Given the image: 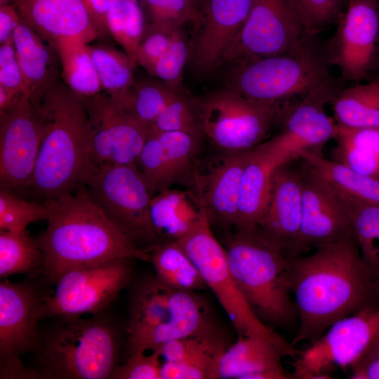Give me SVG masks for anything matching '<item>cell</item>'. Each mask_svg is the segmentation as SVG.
Listing matches in <instances>:
<instances>
[{
  "label": "cell",
  "instance_id": "277c9868",
  "mask_svg": "<svg viewBox=\"0 0 379 379\" xmlns=\"http://www.w3.org/2000/svg\"><path fill=\"white\" fill-rule=\"evenodd\" d=\"M46 128L28 188L46 199L73 191L84 167L88 112L84 99L62 79L44 95Z\"/></svg>",
  "mask_w": 379,
  "mask_h": 379
},
{
  "label": "cell",
  "instance_id": "8fae6325",
  "mask_svg": "<svg viewBox=\"0 0 379 379\" xmlns=\"http://www.w3.org/2000/svg\"><path fill=\"white\" fill-rule=\"evenodd\" d=\"M341 84L330 75L295 105L284 108L281 130L256 149L275 168L298 159L302 152L319 150L335 135L337 124L325 107L343 88Z\"/></svg>",
  "mask_w": 379,
  "mask_h": 379
},
{
  "label": "cell",
  "instance_id": "9f6ffc18",
  "mask_svg": "<svg viewBox=\"0 0 379 379\" xmlns=\"http://www.w3.org/2000/svg\"><path fill=\"white\" fill-rule=\"evenodd\" d=\"M340 1H341L343 7V6H345V5H346V4H347V2L348 0H340Z\"/></svg>",
  "mask_w": 379,
  "mask_h": 379
},
{
  "label": "cell",
  "instance_id": "f35d334b",
  "mask_svg": "<svg viewBox=\"0 0 379 379\" xmlns=\"http://www.w3.org/2000/svg\"><path fill=\"white\" fill-rule=\"evenodd\" d=\"M107 25L110 36L137 66V51L145 29L140 0H108Z\"/></svg>",
  "mask_w": 379,
  "mask_h": 379
},
{
  "label": "cell",
  "instance_id": "4fadbf2b",
  "mask_svg": "<svg viewBox=\"0 0 379 379\" xmlns=\"http://www.w3.org/2000/svg\"><path fill=\"white\" fill-rule=\"evenodd\" d=\"M84 99L88 112L84 171L135 164L149 128L132 118L104 92Z\"/></svg>",
  "mask_w": 379,
  "mask_h": 379
},
{
  "label": "cell",
  "instance_id": "681fc988",
  "mask_svg": "<svg viewBox=\"0 0 379 379\" xmlns=\"http://www.w3.org/2000/svg\"><path fill=\"white\" fill-rule=\"evenodd\" d=\"M354 379H379V335L350 368Z\"/></svg>",
  "mask_w": 379,
  "mask_h": 379
},
{
  "label": "cell",
  "instance_id": "74e56055",
  "mask_svg": "<svg viewBox=\"0 0 379 379\" xmlns=\"http://www.w3.org/2000/svg\"><path fill=\"white\" fill-rule=\"evenodd\" d=\"M178 91L161 80L134 81L119 106L132 118L150 128Z\"/></svg>",
  "mask_w": 379,
  "mask_h": 379
},
{
  "label": "cell",
  "instance_id": "d4e9b609",
  "mask_svg": "<svg viewBox=\"0 0 379 379\" xmlns=\"http://www.w3.org/2000/svg\"><path fill=\"white\" fill-rule=\"evenodd\" d=\"M194 292L172 289L169 299L170 314L167 320L141 335L126 338L127 356L152 351L167 342L217 328L207 305Z\"/></svg>",
  "mask_w": 379,
  "mask_h": 379
},
{
  "label": "cell",
  "instance_id": "6da1fadb",
  "mask_svg": "<svg viewBox=\"0 0 379 379\" xmlns=\"http://www.w3.org/2000/svg\"><path fill=\"white\" fill-rule=\"evenodd\" d=\"M290 286L299 319L291 345L319 339L335 322L379 303L375 275L354 237L289 258Z\"/></svg>",
  "mask_w": 379,
  "mask_h": 379
},
{
  "label": "cell",
  "instance_id": "484cf974",
  "mask_svg": "<svg viewBox=\"0 0 379 379\" xmlns=\"http://www.w3.org/2000/svg\"><path fill=\"white\" fill-rule=\"evenodd\" d=\"M289 352L276 341L259 335L238 337L224 352L219 365L221 379H291L281 364Z\"/></svg>",
  "mask_w": 379,
  "mask_h": 379
},
{
  "label": "cell",
  "instance_id": "5bb4252c",
  "mask_svg": "<svg viewBox=\"0 0 379 379\" xmlns=\"http://www.w3.org/2000/svg\"><path fill=\"white\" fill-rule=\"evenodd\" d=\"M307 34L295 0H253L248 17L225 50L221 65L284 53Z\"/></svg>",
  "mask_w": 379,
  "mask_h": 379
},
{
  "label": "cell",
  "instance_id": "4dcf8cb0",
  "mask_svg": "<svg viewBox=\"0 0 379 379\" xmlns=\"http://www.w3.org/2000/svg\"><path fill=\"white\" fill-rule=\"evenodd\" d=\"M333 140V161L379 178V127L350 128L337 124Z\"/></svg>",
  "mask_w": 379,
  "mask_h": 379
},
{
  "label": "cell",
  "instance_id": "8992f818",
  "mask_svg": "<svg viewBox=\"0 0 379 379\" xmlns=\"http://www.w3.org/2000/svg\"><path fill=\"white\" fill-rule=\"evenodd\" d=\"M314 36L307 34L284 53L232 64L228 88L269 103L304 96L330 76L324 48Z\"/></svg>",
  "mask_w": 379,
  "mask_h": 379
},
{
  "label": "cell",
  "instance_id": "d6986e66",
  "mask_svg": "<svg viewBox=\"0 0 379 379\" xmlns=\"http://www.w3.org/2000/svg\"><path fill=\"white\" fill-rule=\"evenodd\" d=\"M289 164L276 168L272 173L269 200L258 229L288 258H291L302 255L305 251L300 242L301 171L291 167Z\"/></svg>",
  "mask_w": 379,
  "mask_h": 379
},
{
  "label": "cell",
  "instance_id": "c3c4849f",
  "mask_svg": "<svg viewBox=\"0 0 379 379\" xmlns=\"http://www.w3.org/2000/svg\"><path fill=\"white\" fill-rule=\"evenodd\" d=\"M0 86L25 95L22 73L12 38L0 46Z\"/></svg>",
  "mask_w": 379,
  "mask_h": 379
},
{
  "label": "cell",
  "instance_id": "f5cc1de1",
  "mask_svg": "<svg viewBox=\"0 0 379 379\" xmlns=\"http://www.w3.org/2000/svg\"><path fill=\"white\" fill-rule=\"evenodd\" d=\"M193 4H194L196 8L198 10L199 13L201 14V11L207 4L208 0H192Z\"/></svg>",
  "mask_w": 379,
  "mask_h": 379
},
{
  "label": "cell",
  "instance_id": "d6a6232c",
  "mask_svg": "<svg viewBox=\"0 0 379 379\" xmlns=\"http://www.w3.org/2000/svg\"><path fill=\"white\" fill-rule=\"evenodd\" d=\"M298 159L341 194L361 201L379 204V178L362 174L328 159L319 150L302 152Z\"/></svg>",
  "mask_w": 379,
  "mask_h": 379
},
{
  "label": "cell",
  "instance_id": "f1b7e54d",
  "mask_svg": "<svg viewBox=\"0 0 379 379\" xmlns=\"http://www.w3.org/2000/svg\"><path fill=\"white\" fill-rule=\"evenodd\" d=\"M128 305L126 338L141 335L164 323L170 314L169 299L172 288L161 282L155 274L145 276L132 286Z\"/></svg>",
  "mask_w": 379,
  "mask_h": 379
},
{
  "label": "cell",
  "instance_id": "603a6c76",
  "mask_svg": "<svg viewBox=\"0 0 379 379\" xmlns=\"http://www.w3.org/2000/svg\"><path fill=\"white\" fill-rule=\"evenodd\" d=\"M22 20L53 46L79 40L88 44L98 38L81 0H12Z\"/></svg>",
  "mask_w": 379,
  "mask_h": 379
},
{
  "label": "cell",
  "instance_id": "9a60e30c",
  "mask_svg": "<svg viewBox=\"0 0 379 379\" xmlns=\"http://www.w3.org/2000/svg\"><path fill=\"white\" fill-rule=\"evenodd\" d=\"M379 335V303L333 324L328 331L300 352L293 378H330L334 367L351 368Z\"/></svg>",
  "mask_w": 379,
  "mask_h": 379
},
{
  "label": "cell",
  "instance_id": "f6af8a7d",
  "mask_svg": "<svg viewBox=\"0 0 379 379\" xmlns=\"http://www.w3.org/2000/svg\"><path fill=\"white\" fill-rule=\"evenodd\" d=\"M177 28L152 24L145 27L137 51V65L152 76L156 64L168 51Z\"/></svg>",
  "mask_w": 379,
  "mask_h": 379
},
{
  "label": "cell",
  "instance_id": "9c48e42d",
  "mask_svg": "<svg viewBox=\"0 0 379 379\" xmlns=\"http://www.w3.org/2000/svg\"><path fill=\"white\" fill-rule=\"evenodd\" d=\"M281 103L246 97L227 88L198 101L203 134L225 153L253 149L281 117Z\"/></svg>",
  "mask_w": 379,
  "mask_h": 379
},
{
  "label": "cell",
  "instance_id": "1f68e13d",
  "mask_svg": "<svg viewBox=\"0 0 379 379\" xmlns=\"http://www.w3.org/2000/svg\"><path fill=\"white\" fill-rule=\"evenodd\" d=\"M146 250L155 276L164 285L192 291L207 288L199 270L176 241H160Z\"/></svg>",
  "mask_w": 379,
  "mask_h": 379
},
{
  "label": "cell",
  "instance_id": "83f0119b",
  "mask_svg": "<svg viewBox=\"0 0 379 379\" xmlns=\"http://www.w3.org/2000/svg\"><path fill=\"white\" fill-rule=\"evenodd\" d=\"M205 212L196 194L190 191L169 187L154 194L149 215L158 242L180 239Z\"/></svg>",
  "mask_w": 379,
  "mask_h": 379
},
{
  "label": "cell",
  "instance_id": "836d02e7",
  "mask_svg": "<svg viewBox=\"0 0 379 379\" xmlns=\"http://www.w3.org/2000/svg\"><path fill=\"white\" fill-rule=\"evenodd\" d=\"M331 103L338 125L379 127V77L366 84L341 88Z\"/></svg>",
  "mask_w": 379,
  "mask_h": 379
},
{
  "label": "cell",
  "instance_id": "816d5d0a",
  "mask_svg": "<svg viewBox=\"0 0 379 379\" xmlns=\"http://www.w3.org/2000/svg\"><path fill=\"white\" fill-rule=\"evenodd\" d=\"M21 21V15L13 3L0 6V44L12 38Z\"/></svg>",
  "mask_w": 379,
  "mask_h": 379
},
{
  "label": "cell",
  "instance_id": "ba28073f",
  "mask_svg": "<svg viewBox=\"0 0 379 379\" xmlns=\"http://www.w3.org/2000/svg\"><path fill=\"white\" fill-rule=\"evenodd\" d=\"M79 183L137 246L144 244L147 249L158 242L149 215L153 195L135 164L87 168Z\"/></svg>",
  "mask_w": 379,
  "mask_h": 379
},
{
  "label": "cell",
  "instance_id": "ffe728a7",
  "mask_svg": "<svg viewBox=\"0 0 379 379\" xmlns=\"http://www.w3.org/2000/svg\"><path fill=\"white\" fill-rule=\"evenodd\" d=\"M253 0H208L200 14L195 36L190 45L194 68L211 72L221 65L222 55L244 25Z\"/></svg>",
  "mask_w": 379,
  "mask_h": 379
},
{
  "label": "cell",
  "instance_id": "44dd1931",
  "mask_svg": "<svg viewBox=\"0 0 379 379\" xmlns=\"http://www.w3.org/2000/svg\"><path fill=\"white\" fill-rule=\"evenodd\" d=\"M200 140L182 132L149 131L135 164L152 195L169 188L190 171Z\"/></svg>",
  "mask_w": 379,
  "mask_h": 379
},
{
  "label": "cell",
  "instance_id": "7402d4cb",
  "mask_svg": "<svg viewBox=\"0 0 379 379\" xmlns=\"http://www.w3.org/2000/svg\"><path fill=\"white\" fill-rule=\"evenodd\" d=\"M252 152L225 153L206 173H194L195 194L211 225L226 230L234 228L242 176Z\"/></svg>",
  "mask_w": 379,
  "mask_h": 379
},
{
  "label": "cell",
  "instance_id": "7a4b0ae2",
  "mask_svg": "<svg viewBox=\"0 0 379 379\" xmlns=\"http://www.w3.org/2000/svg\"><path fill=\"white\" fill-rule=\"evenodd\" d=\"M46 229L36 237L43 255L42 275L54 284L69 270L117 258L149 260L94 203L85 187L44 200Z\"/></svg>",
  "mask_w": 379,
  "mask_h": 379
},
{
  "label": "cell",
  "instance_id": "cb8c5ba5",
  "mask_svg": "<svg viewBox=\"0 0 379 379\" xmlns=\"http://www.w3.org/2000/svg\"><path fill=\"white\" fill-rule=\"evenodd\" d=\"M228 347L222 332L215 328L167 342L154 350L164 359L161 379H216Z\"/></svg>",
  "mask_w": 379,
  "mask_h": 379
},
{
  "label": "cell",
  "instance_id": "30bf717a",
  "mask_svg": "<svg viewBox=\"0 0 379 379\" xmlns=\"http://www.w3.org/2000/svg\"><path fill=\"white\" fill-rule=\"evenodd\" d=\"M133 258H117L64 273L46 294L39 319L94 315L107 309L133 277Z\"/></svg>",
  "mask_w": 379,
  "mask_h": 379
},
{
  "label": "cell",
  "instance_id": "bcb514c9",
  "mask_svg": "<svg viewBox=\"0 0 379 379\" xmlns=\"http://www.w3.org/2000/svg\"><path fill=\"white\" fill-rule=\"evenodd\" d=\"M307 32L315 35L342 15L340 0H295Z\"/></svg>",
  "mask_w": 379,
  "mask_h": 379
},
{
  "label": "cell",
  "instance_id": "f546056e",
  "mask_svg": "<svg viewBox=\"0 0 379 379\" xmlns=\"http://www.w3.org/2000/svg\"><path fill=\"white\" fill-rule=\"evenodd\" d=\"M274 169L254 147L242 176L235 231L258 227L267 205Z\"/></svg>",
  "mask_w": 379,
  "mask_h": 379
},
{
  "label": "cell",
  "instance_id": "5b68a950",
  "mask_svg": "<svg viewBox=\"0 0 379 379\" xmlns=\"http://www.w3.org/2000/svg\"><path fill=\"white\" fill-rule=\"evenodd\" d=\"M231 272L255 315L289 328L298 317L291 297L289 258L257 228L235 231L224 247Z\"/></svg>",
  "mask_w": 379,
  "mask_h": 379
},
{
  "label": "cell",
  "instance_id": "7bdbcfd3",
  "mask_svg": "<svg viewBox=\"0 0 379 379\" xmlns=\"http://www.w3.org/2000/svg\"><path fill=\"white\" fill-rule=\"evenodd\" d=\"M146 15L152 25L176 28L192 23L195 29L200 21V13L192 0H140Z\"/></svg>",
  "mask_w": 379,
  "mask_h": 379
},
{
  "label": "cell",
  "instance_id": "e0dca14e",
  "mask_svg": "<svg viewBox=\"0 0 379 379\" xmlns=\"http://www.w3.org/2000/svg\"><path fill=\"white\" fill-rule=\"evenodd\" d=\"M46 128L41 103L25 95L0 114L1 187L13 191L28 188Z\"/></svg>",
  "mask_w": 379,
  "mask_h": 379
},
{
  "label": "cell",
  "instance_id": "b9f144b4",
  "mask_svg": "<svg viewBox=\"0 0 379 379\" xmlns=\"http://www.w3.org/2000/svg\"><path fill=\"white\" fill-rule=\"evenodd\" d=\"M155 132H182L201 138L198 101H193L179 91L150 127Z\"/></svg>",
  "mask_w": 379,
  "mask_h": 379
},
{
  "label": "cell",
  "instance_id": "e575fe53",
  "mask_svg": "<svg viewBox=\"0 0 379 379\" xmlns=\"http://www.w3.org/2000/svg\"><path fill=\"white\" fill-rule=\"evenodd\" d=\"M53 46L60 59L62 80L71 91L84 98L103 92L88 44L69 40Z\"/></svg>",
  "mask_w": 379,
  "mask_h": 379
},
{
  "label": "cell",
  "instance_id": "3957f363",
  "mask_svg": "<svg viewBox=\"0 0 379 379\" xmlns=\"http://www.w3.org/2000/svg\"><path fill=\"white\" fill-rule=\"evenodd\" d=\"M40 331L33 368L43 379H112L123 334L108 309L88 318L58 317Z\"/></svg>",
  "mask_w": 379,
  "mask_h": 379
},
{
  "label": "cell",
  "instance_id": "7c38bea8",
  "mask_svg": "<svg viewBox=\"0 0 379 379\" xmlns=\"http://www.w3.org/2000/svg\"><path fill=\"white\" fill-rule=\"evenodd\" d=\"M47 293L29 281L0 282V378H39L21 357L33 352L41 330L39 309Z\"/></svg>",
  "mask_w": 379,
  "mask_h": 379
},
{
  "label": "cell",
  "instance_id": "2e32d148",
  "mask_svg": "<svg viewBox=\"0 0 379 379\" xmlns=\"http://www.w3.org/2000/svg\"><path fill=\"white\" fill-rule=\"evenodd\" d=\"M345 7L324 51L343 79L357 82L379 67V0H348Z\"/></svg>",
  "mask_w": 379,
  "mask_h": 379
},
{
  "label": "cell",
  "instance_id": "db71d44e",
  "mask_svg": "<svg viewBox=\"0 0 379 379\" xmlns=\"http://www.w3.org/2000/svg\"><path fill=\"white\" fill-rule=\"evenodd\" d=\"M12 4V0H0V6Z\"/></svg>",
  "mask_w": 379,
  "mask_h": 379
},
{
  "label": "cell",
  "instance_id": "ee69618b",
  "mask_svg": "<svg viewBox=\"0 0 379 379\" xmlns=\"http://www.w3.org/2000/svg\"><path fill=\"white\" fill-rule=\"evenodd\" d=\"M189 47L182 27L177 28L168 51L156 64L152 76L181 91L183 70L190 55Z\"/></svg>",
  "mask_w": 379,
  "mask_h": 379
},
{
  "label": "cell",
  "instance_id": "52a82bcc",
  "mask_svg": "<svg viewBox=\"0 0 379 379\" xmlns=\"http://www.w3.org/2000/svg\"><path fill=\"white\" fill-rule=\"evenodd\" d=\"M211 226L205 212L194 227L176 241L196 265L207 287L215 294L238 337L262 335L293 353L294 347L262 322L249 306L231 272L225 248L215 239Z\"/></svg>",
  "mask_w": 379,
  "mask_h": 379
},
{
  "label": "cell",
  "instance_id": "4316f807",
  "mask_svg": "<svg viewBox=\"0 0 379 379\" xmlns=\"http://www.w3.org/2000/svg\"><path fill=\"white\" fill-rule=\"evenodd\" d=\"M12 40L22 73L25 95L40 103L46 91L62 79L58 53L22 20Z\"/></svg>",
  "mask_w": 379,
  "mask_h": 379
},
{
  "label": "cell",
  "instance_id": "d590c367",
  "mask_svg": "<svg viewBox=\"0 0 379 379\" xmlns=\"http://www.w3.org/2000/svg\"><path fill=\"white\" fill-rule=\"evenodd\" d=\"M102 91L117 105L124 102L135 79L136 65L124 51L105 44H88Z\"/></svg>",
  "mask_w": 379,
  "mask_h": 379
},
{
  "label": "cell",
  "instance_id": "f907efd6",
  "mask_svg": "<svg viewBox=\"0 0 379 379\" xmlns=\"http://www.w3.org/2000/svg\"><path fill=\"white\" fill-rule=\"evenodd\" d=\"M97 30L98 38L110 36L107 25L108 0H81Z\"/></svg>",
  "mask_w": 379,
  "mask_h": 379
},
{
  "label": "cell",
  "instance_id": "ac0fdd59",
  "mask_svg": "<svg viewBox=\"0 0 379 379\" xmlns=\"http://www.w3.org/2000/svg\"><path fill=\"white\" fill-rule=\"evenodd\" d=\"M302 176L300 242L305 252L354 236L345 197L305 165Z\"/></svg>",
  "mask_w": 379,
  "mask_h": 379
},
{
  "label": "cell",
  "instance_id": "7dc6e473",
  "mask_svg": "<svg viewBox=\"0 0 379 379\" xmlns=\"http://www.w3.org/2000/svg\"><path fill=\"white\" fill-rule=\"evenodd\" d=\"M140 352L127 356L126 361L115 369L112 379H161L160 354Z\"/></svg>",
  "mask_w": 379,
  "mask_h": 379
},
{
  "label": "cell",
  "instance_id": "60d3db41",
  "mask_svg": "<svg viewBox=\"0 0 379 379\" xmlns=\"http://www.w3.org/2000/svg\"><path fill=\"white\" fill-rule=\"evenodd\" d=\"M0 189V230L22 232L29 224L46 220L48 207L45 201H27L10 189Z\"/></svg>",
  "mask_w": 379,
  "mask_h": 379
},
{
  "label": "cell",
  "instance_id": "8d00e7d4",
  "mask_svg": "<svg viewBox=\"0 0 379 379\" xmlns=\"http://www.w3.org/2000/svg\"><path fill=\"white\" fill-rule=\"evenodd\" d=\"M43 255L36 238L27 231L0 230V278L18 274L30 277L42 274Z\"/></svg>",
  "mask_w": 379,
  "mask_h": 379
},
{
  "label": "cell",
  "instance_id": "ab89813d",
  "mask_svg": "<svg viewBox=\"0 0 379 379\" xmlns=\"http://www.w3.org/2000/svg\"><path fill=\"white\" fill-rule=\"evenodd\" d=\"M343 195L350 208L353 234L361 255L376 279L379 273V204Z\"/></svg>",
  "mask_w": 379,
  "mask_h": 379
},
{
  "label": "cell",
  "instance_id": "11a10c76",
  "mask_svg": "<svg viewBox=\"0 0 379 379\" xmlns=\"http://www.w3.org/2000/svg\"><path fill=\"white\" fill-rule=\"evenodd\" d=\"M376 286H377V290H378V295H379V273L376 276Z\"/></svg>",
  "mask_w": 379,
  "mask_h": 379
}]
</instances>
